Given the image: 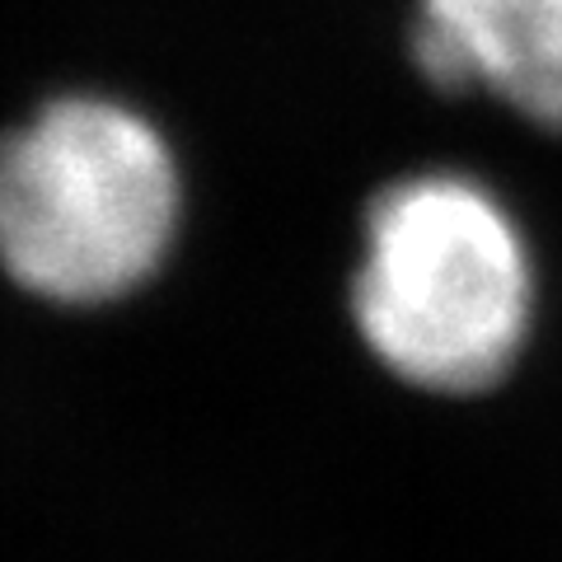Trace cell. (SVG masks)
I'll use <instances>...</instances> for the list:
<instances>
[{"instance_id":"cell-1","label":"cell","mask_w":562,"mask_h":562,"mask_svg":"<svg viewBox=\"0 0 562 562\" xmlns=\"http://www.w3.org/2000/svg\"><path fill=\"white\" fill-rule=\"evenodd\" d=\"M351 324L384 371L422 394L492 390L535 324V258L516 211L460 169L380 188L361 221Z\"/></svg>"},{"instance_id":"cell-2","label":"cell","mask_w":562,"mask_h":562,"mask_svg":"<svg viewBox=\"0 0 562 562\" xmlns=\"http://www.w3.org/2000/svg\"><path fill=\"white\" fill-rule=\"evenodd\" d=\"M183 173L146 113L61 94L0 136V268L52 305H109L160 272Z\"/></svg>"},{"instance_id":"cell-3","label":"cell","mask_w":562,"mask_h":562,"mask_svg":"<svg viewBox=\"0 0 562 562\" xmlns=\"http://www.w3.org/2000/svg\"><path fill=\"white\" fill-rule=\"evenodd\" d=\"M417 70L562 132V0H417Z\"/></svg>"}]
</instances>
